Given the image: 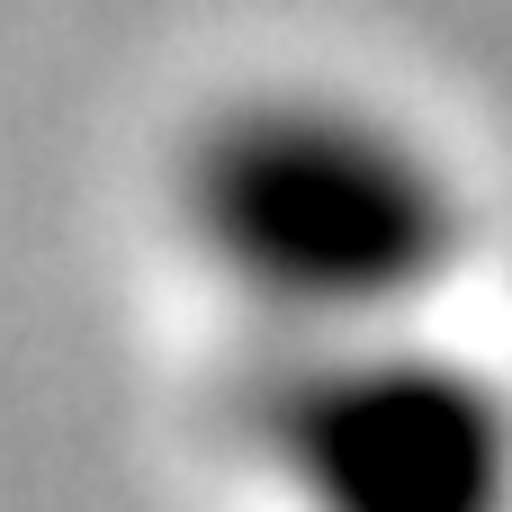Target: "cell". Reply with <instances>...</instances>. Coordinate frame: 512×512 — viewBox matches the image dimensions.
I'll use <instances>...</instances> for the list:
<instances>
[{"instance_id": "1", "label": "cell", "mask_w": 512, "mask_h": 512, "mask_svg": "<svg viewBox=\"0 0 512 512\" xmlns=\"http://www.w3.org/2000/svg\"><path fill=\"white\" fill-rule=\"evenodd\" d=\"M171 216L270 342L432 315L477 252V198L441 135L342 81L216 99L171 162Z\"/></svg>"}, {"instance_id": "2", "label": "cell", "mask_w": 512, "mask_h": 512, "mask_svg": "<svg viewBox=\"0 0 512 512\" xmlns=\"http://www.w3.org/2000/svg\"><path fill=\"white\" fill-rule=\"evenodd\" d=\"M252 468L279 512H512V378L432 315L288 333L252 387Z\"/></svg>"}]
</instances>
